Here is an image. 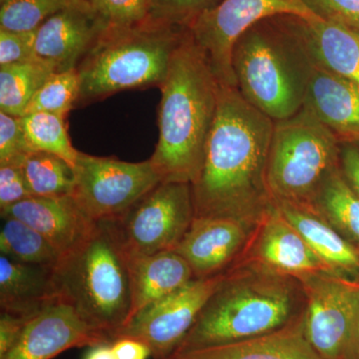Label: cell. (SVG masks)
<instances>
[{
  "label": "cell",
  "instance_id": "cell-26",
  "mask_svg": "<svg viewBox=\"0 0 359 359\" xmlns=\"http://www.w3.org/2000/svg\"><path fill=\"white\" fill-rule=\"evenodd\" d=\"M0 252L20 263L54 269L61 256L44 236L20 219L2 218Z\"/></svg>",
  "mask_w": 359,
  "mask_h": 359
},
{
  "label": "cell",
  "instance_id": "cell-19",
  "mask_svg": "<svg viewBox=\"0 0 359 359\" xmlns=\"http://www.w3.org/2000/svg\"><path fill=\"white\" fill-rule=\"evenodd\" d=\"M339 138L359 142V84L313 68L304 107Z\"/></svg>",
  "mask_w": 359,
  "mask_h": 359
},
{
  "label": "cell",
  "instance_id": "cell-37",
  "mask_svg": "<svg viewBox=\"0 0 359 359\" xmlns=\"http://www.w3.org/2000/svg\"><path fill=\"white\" fill-rule=\"evenodd\" d=\"M29 318L1 313V316H0V358L13 346Z\"/></svg>",
  "mask_w": 359,
  "mask_h": 359
},
{
  "label": "cell",
  "instance_id": "cell-24",
  "mask_svg": "<svg viewBox=\"0 0 359 359\" xmlns=\"http://www.w3.org/2000/svg\"><path fill=\"white\" fill-rule=\"evenodd\" d=\"M309 205L342 237L359 247V196L344 179L341 168L325 182Z\"/></svg>",
  "mask_w": 359,
  "mask_h": 359
},
{
  "label": "cell",
  "instance_id": "cell-15",
  "mask_svg": "<svg viewBox=\"0 0 359 359\" xmlns=\"http://www.w3.org/2000/svg\"><path fill=\"white\" fill-rule=\"evenodd\" d=\"M112 344L70 306L51 302L26 323L20 337L0 359H52L71 348Z\"/></svg>",
  "mask_w": 359,
  "mask_h": 359
},
{
  "label": "cell",
  "instance_id": "cell-11",
  "mask_svg": "<svg viewBox=\"0 0 359 359\" xmlns=\"http://www.w3.org/2000/svg\"><path fill=\"white\" fill-rule=\"evenodd\" d=\"M280 15L316 18L302 0H221L189 29L219 83L237 87L233 69L236 42L259 21Z\"/></svg>",
  "mask_w": 359,
  "mask_h": 359
},
{
  "label": "cell",
  "instance_id": "cell-10",
  "mask_svg": "<svg viewBox=\"0 0 359 359\" xmlns=\"http://www.w3.org/2000/svg\"><path fill=\"white\" fill-rule=\"evenodd\" d=\"M160 183L150 159L131 163L79 152L71 196L92 221H111Z\"/></svg>",
  "mask_w": 359,
  "mask_h": 359
},
{
  "label": "cell",
  "instance_id": "cell-20",
  "mask_svg": "<svg viewBox=\"0 0 359 359\" xmlns=\"http://www.w3.org/2000/svg\"><path fill=\"white\" fill-rule=\"evenodd\" d=\"M165 359H323L304 332V311L282 328L252 339L175 351Z\"/></svg>",
  "mask_w": 359,
  "mask_h": 359
},
{
  "label": "cell",
  "instance_id": "cell-42",
  "mask_svg": "<svg viewBox=\"0 0 359 359\" xmlns=\"http://www.w3.org/2000/svg\"><path fill=\"white\" fill-rule=\"evenodd\" d=\"M356 250H358V259H359V247H356Z\"/></svg>",
  "mask_w": 359,
  "mask_h": 359
},
{
  "label": "cell",
  "instance_id": "cell-32",
  "mask_svg": "<svg viewBox=\"0 0 359 359\" xmlns=\"http://www.w3.org/2000/svg\"><path fill=\"white\" fill-rule=\"evenodd\" d=\"M32 152L20 118L0 112V165L20 166Z\"/></svg>",
  "mask_w": 359,
  "mask_h": 359
},
{
  "label": "cell",
  "instance_id": "cell-6",
  "mask_svg": "<svg viewBox=\"0 0 359 359\" xmlns=\"http://www.w3.org/2000/svg\"><path fill=\"white\" fill-rule=\"evenodd\" d=\"M313 68L278 16L252 26L233 46V69L238 91L275 122L302 109Z\"/></svg>",
  "mask_w": 359,
  "mask_h": 359
},
{
  "label": "cell",
  "instance_id": "cell-9",
  "mask_svg": "<svg viewBox=\"0 0 359 359\" xmlns=\"http://www.w3.org/2000/svg\"><path fill=\"white\" fill-rule=\"evenodd\" d=\"M195 219L192 185L162 182L116 219L130 259L174 250Z\"/></svg>",
  "mask_w": 359,
  "mask_h": 359
},
{
  "label": "cell",
  "instance_id": "cell-17",
  "mask_svg": "<svg viewBox=\"0 0 359 359\" xmlns=\"http://www.w3.org/2000/svg\"><path fill=\"white\" fill-rule=\"evenodd\" d=\"M313 65L359 84V33L318 18L278 16Z\"/></svg>",
  "mask_w": 359,
  "mask_h": 359
},
{
  "label": "cell",
  "instance_id": "cell-13",
  "mask_svg": "<svg viewBox=\"0 0 359 359\" xmlns=\"http://www.w3.org/2000/svg\"><path fill=\"white\" fill-rule=\"evenodd\" d=\"M235 264H254L297 280L323 271L337 273L295 230L276 203L257 219Z\"/></svg>",
  "mask_w": 359,
  "mask_h": 359
},
{
  "label": "cell",
  "instance_id": "cell-3",
  "mask_svg": "<svg viewBox=\"0 0 359 359\" xmlns=\"http://www.w3.org/2000/svg\"><path fill=\"white\" fill-rule=\"evenodd\" d=\"M304 304L297 278L254 264H233L176 351L269 334L297 318Z\"/></svg>",
  "mask_w": 359,
  "mask_h": 359
},
{
  "label": "cell",
  "instance_id": "cell-36",
  "mask_svg": "<svg viewBox=\"0 0 359 359\" xmlns=\"http://www.w3.org/2000/svg\"><path fill=\"white\" fill-rule=\"evenodd\" d=\"M33 197L20 166L0 165V212Z\"/></svg>",
  "mask_w": 359,
  "mask_h": 359
},
{
  "label": "cell",
  "instance_id": "cell-35",
  "mask_svg": "<svg viewBox=\"0 0 359 359\" xmlns=\"http://www.w3.org/2000/svg\"><path fill=\"white\" fill-rule=\"evenodd\" d=\"M35 32L0 29V66L18 65L35 58Z\"/></svg>",
  "mask_w": 359,
  "mask_h": 359
},
{
  "label": "cell",
  "instance_id": "cell-40",
  "mask_svg": "<svg viewBox=\"0 0 359 359\" xmlns=\"http://www.w3.org/2000/svg\"><path fill=\"white\" fill-rule=\"evenodd\" d=\"M83 359H115L112 344H102L90 347Z\"/></svg>",
  "mask_w": 359,
  "mask_h": 359
},
{
  "label": "cell",
  "instance_id": "cell-14",
  "mask_svg": "<svg viewBox=\"0 0 359 359\" xmlns=\"http://www.w3.org/2000/svg\"><path fill=\"white\" fill-rule=\"evenodd\" d=\"M107 28L90 0H71L35 30V58L55 72L76 69Z\"/></svg>",
  "mask_w": 359,
  "mask_h": 359
},
{
  "label": "cell",
  "instance_id": "cell-30",
  "mask_svg": "<svg viewBox=\"0 0 359 359\" xmlns=\"http://www.w3.org/2000/svg\"><path fill=\"white\" fill-rule=\"evenodd\" d=\"M71 0H0V29L35 32Z\"/></svg>",
  "mask_w": 359,
  "mask_h": 359
},
{
  "label": "cell",
  "instance_id": "cell-23",
  "mask_svg": "<svg viewBox=\"0 0 359 359\" xmlns=\"http://www.w3.org/2000/svg\"><path fill=\"white\" fill-rule=\"evenodd\" d=\"M52 269L0 256L1 313L32 318L55 301Z\"/></svg>",
  "mask_w": 359,
  "mask_h": 359
},
{
  "label": "cell",
  "instance_id": "cell-34",
  "mask_svg": "<svg viewBox=\"0 0 359 359\" xmlns=\"http://www.w3.org/2000/svg\"><path fill=\"white\" fill-rule=\"evenodd\" d=\"M320 20L337 23L359 33V0H302Z\"/></svg>",
  "mask_w": 359,
  "mask_h": 359
},
{
  "label": "cell",
  "instance_id": "cell-4",
  "mask_svg": "<svg viewBox=\"0 0 359 359\" xmlns=\"http://www.w3.org/2000/svg\"><path fill=\"white\" fill-rule=\"evenodd\" d=\"M130 259L112 221L95 228L52 269L56 299L111 342L131 313Z\"/></svg>",
  "mask_w": 359,
  "mask_h": 359
},
{
  "label": "cell",
  "instance_id": "cell-41",
  "mask_svg": "<svg viewBox=\"0 0 359 359\" xmlns=\"http://www.w3.org/2000/svg\"><path fill=\"white\" fill-rule=\"evenodd\" d=\"M358 359H359V325H358Z\"/></svg>",
  "mask_w": 359,
  "mask_h": 359
},
{
  "label": "cell",
  "instance_id": "cell-8",
  "mask_svg": "<svg viewBox=\"0 0 359 359\" xmlns=\"http://www.w3.org/2000/svg\"><path fill=\"white\" fill-rule=\"evenodd\" d=\"M299 282L311 346L323 359H358L359 278L323 271Z\"/></svg>",
  "mask_w": 359,
  "mask_h": 359
},
{
  "label": "cell",
  "instance_id": "cell-31",
  "mask_svg": "<svg viewBox=\"0 0 359 359\" xmlns=\"http://www.w3.org/2000/svg\"><path fill=\"white\" fill-rule=\"evenodd\" d=\"M108 27H126L148 20L150 0H90Z\"/></svg>",
  "mask_w": 359,
  "mask_h": 359
},
{
  "label": "cell",
  "instance_id": "cell-7",
  "mask_svg": "<svg viewBox=\"0 0 359 359\" xmlns=\"http://www.w3.org/2000/svg\"><path fill=\"white\" fill-rule=\"evenodd\" d=\"M340 146L339 138L306 110L276 121L266 170L273 201L311 204L340 170Z\"/></svg>",
  "mask_w": 359,
  "mask_h": 359
},
{
  "label": "cell",
  "instance_id": "cell-22",
  "mask_svg": "<svg viewBox=\"0 0 359 359\" xmlns=\"http://www.w3.org/2000/svg\"><path fill=\"white\" fill-rule=\"evenodd\" d=\"M295 230L339 275L359 278V259L355 245L342 237L309 205L275 201Z\"/></svg>",
  "mask_w": 359,
  "mask_h": 359
},
{
  "label": "cell",
  "instance_id": "cell-38",
  "mask_svg": "<svg viewBox=\"0 0 359 359\" xmlns=\"http://www.w3.org/2000/svg\"><path fill=\"white\" fill-rule=\"evenodd\" d=\"M340 168L348 185L359 196V147L355 143H341Z\"/></svg>",
  "mask_w": 359,
  "mask_h": 359
},
{
  "label": "cell",
  "instance_id": "cell-1",
  "mask_svg": "<svg viewBox=\"0 0 359 359\" xmlns=\"http://www.w3.org/2000/svg\"><path fill=\"white\" fill-rule=\"evenodd\" d=\"M273 125L237 87L222 85L204 164L192 185L195 217L256 223L275 203L266 180Z\"/></svg>",
  "mask_w": 359,
  "mask_h": 359
},
{
  "label": "cell",
  "instance_id": "cell-39",
  "mask_svg": "<svg viewBox=\"0 0 359 359\" xmlns=\"http://www.w3.org/2000/svg\"><path fill=\"white\" fill-rule=\"evenodd\" d=\"M115 359H148L151 356L149 347L139 340L118 339L112 342Z\"/></svg>",
  "mask_w": 359,
  "mask_h": 359
},
{
  "label": "cell",
  "instance_id": "cell-21",
  "mask_svg": "<svg viewBox=\"0 0 359 359\" xmlns=\"http://www.w3.org/2000/svg\"><path fill=\"white\" fill-rule=\"evenodd\" d=\"M130 278L131 313L128 321L195 280L192 269L174 250L131 259Z\"/></svg>",
  "mask_w": 359,
  "mask_h": 359
},
{
  "label": "cell",
  "instance_id": "cell-25",
  "mask_svg": "<svg viewBox=\"0 0 359 359\" xmlns=\"http://www.w3.org/2000/svg\"><path fill=\"white\" fill-rule=\"evenodd\" d=\"M55 72L39 59L0 66V112L22 117L47 78Z\"/></svg>",
  "mask_w": 359,
  "mask_h": 359
},
{
  "label": "cell",
  "instance_id": "cell-28",
  "mask_svg": "<svg viewBox=\"0 0 359 359\" xmlns=\"http://www.w3.org/2000/svg\"><path fill=\"white\" fill-rule=\"evenodd\" d=\"M20 120L32 151L57 156L74 170L79 151L71 144L65 118L50 113L35 112L22 116Z\"/></svg>",
  "mask_w": 359,
  "mask_h": 359
},
{
  "label": "cell",
  "instance_id": "cell-2",
  "mask_svg": "<svg viewBox=\"0 0 359 359\" xmlns=\"http://www.w3.org/2000/svg\"><path fill=\"white\" fill-rule=\"evenodd\" d=\"M221 88L189 29L160 87L159 140L150 161L162 182L193 185L199 178Z\"/></svg>",
  "mask_w": 359,
  "mask_h": 359
},
{
  "label": "cell",
  "instance_id": "cell-29",
  "mask_svg": "<svg viewBox=\"0 0 359 359\" xmlns=\"http://www.w3.org/2000/svg\"><path fill=\"white\" fill-rule=\"evenodd\" d=\"M80 78L77 69L53 72L33 96L25 115L45 112L66 118L77 106Z\"/></svg>",
  "mask_w": 359,
  "mask_h": 359
},
{
  "label": "cell",
  "instance_id": "cell-43",
  "mask_svg": "<svg viewBox=\"0 0 359 359\" xmlns=\"http://www.w3.org/2000/svg\"><path fill=\"white\" fill-rule=\"evenodd\" d=\"M355 144H356V145H358V147H359V142H356V143H355Z\"/></svg>",
  "mask_w": 359,
  "mask_h": 359
},
{
  "label": "cell",
  "instance_id": "cell-5",
  "mask_svg": "<svg viewBox=\"0 0 359 359\" xmlns=\"http://www.w3.org/2000/svg\"><path fill=\"white\" fill-rule=\"evenodd\" d=\"M188 32V26L153 16L126 27H108L76 68L77 106L125 90L160 88Z\"/></svg>",
  "mask_w": 359,
  "mask_h": 359
},
{
  "label": "cell",
  "instance_id": "cell-16",
  "mask_svg": "<svg viewBox=\"0 0 359 359\" xmlns=\"http://www.w3.org/2000/svg\"><path fill=\"white\" fill-rule=\"evenodd\" d=\"M256 224L231 217H195L174 252L190 266L194 278L219 275L237 262Z\"/></svg>",
  "mask_w": 359,
  "mask_h": 359
},
{
  "label": "cell",
  "instance_id": "cell-27",
  "mask_svg": "<svg viewBox=\"0 0 359 359\" xmlns=\"http://www.w3.org/2000/svg\"><path fill=\"white\" fill-rule=\"evenodd\" d=\"M33 196H70L74 188V170L57 156L40 151L29 153L20 165Z\"/></svg>",
  "mask_w": 359,
  "mask_h": 359
},
{
  "label": "cell",
  "instance_id": "cell-12",
  "mask_svg": "<svg viewBox=\"0 0 359 359\" xmlns=\"http://www.w3.org/2000/svg\"><path fill=\"white\" fill-rule=\"evenodd\" d=\"M226 271L195 278L178 292L134 316L116 334L114 340L132 339L149 347L153 359H165L178 348Z\"/></svg>",
  "mask_w": 359,
  "mask_h": 359
},
{
  "label": "cell",
  "instance_id": "cell-18",
  "mask_svg": "<svg viewBox=\"0 0 359 359\" xmlns=\"http://www.w3.org/2000/svg\"><path fill=\"white\" fill-rule=\"evenodd\" d=\"M2 218L20 219L44 236L61 257L78 247L95 228L73 199L62 197L28 198L0 212Z\"/></svg>",
  "mask_w": 359,
  "mask_h": 359
},
{
  "label": "cell",
  "instance_id": "cell-33",
  "mask_svg": "<svg viewBox=\"0 0 359 359\" xmlns=\"http://www.w3.org/2000/svg\"><path fill=\"white\" fill-rule=\"evenodd\" d=\"M221 0H150L151 16L188 26Z\"/></svg>",
  "mask_w": 359,
  "mask_h": 359
}]
</instances>
